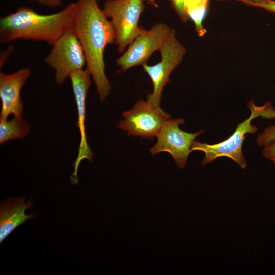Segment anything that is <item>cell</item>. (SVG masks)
Masks as SVG:
<instances>
[{
  "mask_svg": "<svg viewBox=\"0 0 275 275\" xmlns=\"http://www.w3.org/2000/svg\"><path fill=\"white\" fill-rule=\"evenodd\" d=\"M73 29L82 47L86 69L90 72L101 101L108 96L111 86L105 73L104 51L115 41L112 24L101 9L98 0H77Z\"/></svg>",
  "mask_w": 275,
  "mask_h": 275,
  "instance_id": "1",
  "label": "cell"
},
{
  "mask_svg": "<svg viewBox=\"0 0 275 275\" xmlns=\"http://www.w3.org/2000/svg\"><path fill=\"white\" fill-rule=\"evenodd\" d=\"M76 2H71L61 11L42 14L28 6H20L0 19V42L17 39L43 41L52 45L67 30L73 28Z\"/></svg>",
  "mask_w": 275,
  "mask_h": 275,
  "instance_id": "2",
  "label": "cell"
},
{
  "mask_svg": "<svg viewBox=\"0 0 275 275\" xmlns=\"http://www.w3.org/2000/svg\"><path fill=\"white\" fill-rule=\"evenodd\" d=\"M248 107L251 111L250 117L238 124L234 132L228 138L214 144L194 141L191 151H200L205 153V157L201 161L202 166L213 162L220 157H227L234 160L241 168L246 166L245 157L242 152V146L247 133L254 134L258 128L251 124L255 118L261 117L263 119H275V109L271 101L266 102L263 105L259 106L255 104L254 100H250Z\"/></svg>",
  "mask_w": 275,
  "mask_h": 275,
  "instance_id": "3",
  "label": "cell"
},
{
  "mask_svg": "<svg viewBox=\"0 0 275 275\" xmlns=\"http://www.w3.org/2000/svg\"><path fill=\"white\" fill-rule=\"evenodd\" d=\"M145 8L143 0H105L103 10L115 34V42L119 53L124 52L143 28L139 25Z\"/></svg>",
  "mask_w": 275,
  "mask_h": 275,
  "instance_id": "4",
  "label": "cell"
},
{
  "mask_svg": "<svg viewBox=\"0 0 275 275\" xmlns=\"http://www.w3.org/2000/svg\"><path fill=\"white\" fill-rule=\"evenodd\" d=\"M161 61L154 65H143V69L152 82L153 92L147 96V101L156 106H160L164 86L170 81V75L180 64L186 50L176 37V31L171 32L159 51Z\"/></svg>",
  "mask_w": 275,
  "mask_h": 275,
  "instance_id": "5",
  "label": "cell"
},
{
  "mask_svg": "<svg viewBox=\"0 0 275 275\" xmlns=\"http://www.w3.org/2000/svg\"><path fill=\"white\" fill-rule=\"evenodd\" d=\"M52 46L44 61L54 70L55 81L60 85L72 73L83 69L86 57L73 28L65 32Z\"/></svg>",
  "mask_w": 275,
  "mask_h": 275,
  "instance_id": "6",
  "label": "cell"
},
{
  "mask_svg": "<svg viewBox=\"0 0 275 275\" xmlns=\"http://www.w3.org/2000/svg\"><path fill=\"white\" fill-rule=\"evenodd\" d=\"M122 115L124 119L118 125L119 128L127 131L129 135L150 140L157 136L171 117L160 106L143 100H139L132 109L123 112Z\"/></svg>",
  "mask_w": 275,
  "mask_h": 275,
  "instance_id": "7",
  "label": "cell"
},
{
  "mask_svg": "<svg viewBox=\"0 0 275 275\" xmlns=\"http://www.w3.org/2000/svg\"><path fill=\"white\" fill-rule=\"evenodd\" d=\"M172 30L163 23H156L148 30L143 29L128 49L116 60L120 71L146 64L154 52L159 51Z\"/></svg>",
  "mask_w": 275,
  "mask_h": 275,
  "instance_id": "8",
  "label": "cell"
},
{
  "mask_svg": "<svg viewBox=\"0 0 275 275\" xmlns=\"http://www.w3.org/2000/svg\"><path fill=\"white\" fill-rule=\"evenodd\" d=\"M184 122L182 118L169 119L157 135L156 143L150 149L153 155L168 152L179 168L186 166L195 138L204 132L203 130L196 133L185 132L179 128V125Z\"/></svg>",
  "mask_w": 275,
  "mask_h": 275,
  "instance_id": "9",
  "label": "cell"
},
{
  "mask_svg": "<svg viewBox=\"0 0 275 275\" xmlns=\"http://www.w3.org/2000/svg\"><path fill=\"white\" fill-rule=\"evenodd\" d=\"M91 74L86 68L75 71L69 76L78 112V121L76 125L80 133V142L77 158L73 163L74 171L71 176L72 184L78 183L77 171L81 161L88 159L92 161L93 153L86 139L85 120L86 115V100L89 89L91 86Z\"/></svg>",
  "mask_w": 275,
  "mask_h": 275,
  "instance_id": "10",
  "label": "cell"
},
{
  "mask_svg": "<svg viewBox=\"0 0 275 275\" xmlns=\"http://www.w3.org/2000/svg\"><path fill=\"white\" fill-rule=\"evenodd\" d=\"M30 73L28 68L20 69L12 74L0 73V120L7 119L11 114L21 117L23 103L20 92Z\"/></svg>",
  "mask_w": 275,
  "mask_h": 275,
  "instance_id": "11",
  "label": "cell"
},
{
  "mask_svg": "<svg viewBox=\"0 0 275 275\" xmlns=\"http://www.w3.org/2000/svg\"><path fill=\"white\" fill-rule=\"evenodd\" d=\"M25 197L9 199L1 203L0 206V242L18 226L30 218L35 217L33 213L26 215L25 210L33 206L31 200L24 202Z\"/></svg>",
  "mask_w": 275,
  "mask_h": 275,
  "instance_id": "12",
  "label": "cell"
},
{
  "mask_svg": "<svg viewBox=\"0 0 275 275\" xmlns=\"http://www.w3.org/2000/svg\"><path fill=\"white\" fill-rule=\"evenodd\" d=\"M30 131V125L21 117L14 116L9 120H0L1 144L9 140L23 139Z\"/></svg>",
  "mask_w": 275,
  "mask_h": 275,
  "instance_id": "13",
  "label": "cell"
},
{
  "mask_svg": "<svg viewBox=\"0 0 275 275\" xmlns=\"http://www.w3.org/2000/svg\"><path fill=\"white\" fill-rule=\"evenodd\" d=\"M209 3L198 2L195 0H187L186 10L189 16L193 21L195 29L198 35L203 36L206 32L203 23L206 16Z\"/></svg>",
  "mask_w": 275,
  "mask_h": 275,
  "instance_id": "14",
  "label": "cell"
},
{
  "mask_svg": "<svg viewBox=\"0 0 275 275\" xmlns=\"http://www.w3.org/2000/svg\"><path fill=\"white\" fill-rule=\"evenodd\" d=\"M275 139V125L268 126L257 137V143L260 147L265 146Z\"/></svg>",
  "mask_w": 275,
  "mask_h": 275,
  "instance_id": "15",
  "label": "cell"
},
{
  "mask_svg": "<svg viewBox=\"0 0 275 275\" xmlns=\"http://www.w3.org/2000/svg\"><path fill=\"white\" fill-rule=\"evenodd\" d=\"M170 3L181 20L186 22L189 19L186 3L187 0H169Z\"/></svg>",
  "mask_w": 275,
  "mask_h": 275,
  "instance_id": "16",
  "label": "cell"
},
{
  "mask_svg": "<svg viewBox=\"0 0 275 275\" xmlns=\"http://www.w3.org/2000/svg\"><path fill=\"white\" fill-rule=\"evenodd\" d=\"M262 154L265 158L275 164V139L264 146Z\"/></svg>",
  "mask_w": 275,
  "mask_h": 275,
  "instance_id": "17",
  "label": "cell"
},
{
  "mask_svg": "<svg viewBox=\"0 0 275 275\" xmlns=\"http://www.w3.org/2000/svg\"><path fill=\"white\" fill-rule=\"evenodd\" d=\"M245 5L264 9L268 12L275 13V1L269 0L259 3H249Z\"/></svg>",
  "mask_w": 275,
  "mask_h": 275,
  "instance_id": "18",
  "label": "cell"
},
{
  "mask_svg": "<svg viewBox=\"0 0 275 275\" xmlns=\"http://www.w3.org/2000/svg\"><path fill=\"white\" fill-rule=\"evenodd\" d=\"M42 6L50 8H58L62 5V0H31Z\"/></svg>",
  "mask_w": 275,
  "mask_h": 275,
  "instance_id": "19",
  "label": "cell"
},
{
  "mask_svg": "<svg viewBox=\"0 0 275 275\" xmlns=\"http://www.w3.org/2000/svg\"><path fill=\"white\" fill-rule=\"evenodd\" d=\"M243 2L245 4L249 3H259L266 2L269 0H239Z\"/></svg>",
  "mask_w": 275,
  "mask_h": 275,
  "instance_id": "20",
  "label": "cell"
},
{
  "mask_svg": "<svg viewBox=\"0 0 275 275\" xmlns=\"http://www.w3.org/2000/svg\"><path fill=\"white\" fill-rule=\"evenodd\" d=\"M146 1L148 4L152 5V6H154L155 7H158V6L155 0H146Z\"/></svg>",
  "mask_w": 275,
  "mask_h": 275,
  "instance_id": "21",
  "label": "cell"
},
{
  "mask_svg": "<svg viewBox=\"0 0 275 275\" xmlns=\"http://www.w3.org/2000/svg\"><path fill=\"white\" fill-rule=\"evenodd\" d=\"M198 2H204L209 3V0H195Z\"/></svg>",
  "mask_w": 275,
  "mask_h": 275,
  "instance_id": "22",
  "label": "cell"
}]
</instances>
